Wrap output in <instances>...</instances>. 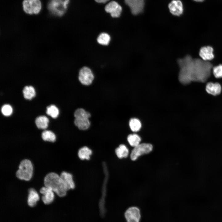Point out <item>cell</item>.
<instances>
[{"label": "cell", "instance_id": "cell-7", "mask_svg": "<svg viewBox=\"0 0 222 222\" xmlns=\"http://www.w3.org/2000/svg\"><path fill=\"white\" fill-rule=\"evenodd\" d=\"M94 76L89 68L84 67L79 72L78 79L80 83L84 85H89L92 83Z\"/></svg>", "mask_w": 222, "mask_h": 222}, {"label": "cell", "instance_id": "cell-31", "mask_svg": "<svg viewBox=\"0 0 222 222\" xmlns=\"http://www.w3.org/2000/svg\"><path fill=\"white\" fill-rule=\"evenodd\" d=\"M194 0L195 1H196V2H201L203 1L204 0Z\"/></svg>", "mask_w": 222, "mask_h": 222}, {"label": "cell", "instance_id": "cell-18", "mask_svg": "<svg viewBox=\"0 0 222 222\" xmlns=\"http://www.w3.org/2000/svg\"><path fill=\"white\" fill-rule=\"evenodd\" d=\"M92 154L91 149L87 146H84L79 149L78 153L79 158L82 160H89Z\"/></svg>", "mask_w": 222, "mask_h": 222}, {"label": "cell", "instance_id": "cell-28", "mask_svg": "<svg viewBox=\"0 0 222 222\" xmlns=\"http://www.w3.org/2000/svg\"><path fill=\"white\" fill-rule=\"evenodd\" d=\"M213 73L214 76L217 78L222 77V64H220L212 68Z\"/></svg>", "mask_w": 222, "mask_h": 222}, {"label": "cell", "instance_id": "cell-3", "mask_svg": "<svg viewBox=\"0 0 222 222\" xmlns=\"http://www.w3.org/2000/svg\"><path fill=\"white\" fill-rule=\"evenodd\" d=\"M70 0H50L47 9L52 14L58 16L63 15L66 12Z\"/></svg>", "mask_w": 222, "mask_h": 222}, {"label": "cell", "instance_id": "cell-15", "mask_svg": "<svg viewBox=\"0 0 222 222\" xmlns=\"http://www.w3.org/2000/svg\"><path fill=\"white\" fill-rule=\"evenodd\" d=\"M60 176L66 185L68 190L74 188L75 184L71 174L64 171L61 173Z\"/></svg>", "mask_w": 222, "mask_h": 222}, {"label": "cell", "instance_id": "cell-26", "mask_svg": "<svg viewBox=\"0 0 222 222\" xmlns=\"http://www.w3.org/2000/svg\"><path fill=\"white\" fill-rule=\"evenodd\" d=\"M42 137L44 141L54 142L56 140V137L54 134L49 130H44L42 134Z\"/></svg>", "mask_w": 222, "mask_h": 222}, {"label": "cell", "instance_id": "cell-29", "mask_svg": "<svg viewBox=\"0 0 222 222\" xmlns=\"http://www.w3.org/2000/svg\"><path fill=\"white\" fill-rule=\"evenodd\" d=\"M1 112L4 116H8L10 115L12 112V109L9 105L5 104L1 108Z\"/></svg>", "mask_w": 222, "mask_h": 222}, {"label": "cell", "instance_id": "cell-24", "mask_svg": "<svg viewBox=\"0 0 222 222\" xmlns=\"http://www.w3.org/2000/svg\"><path fill=\"white\" fill-rule=\"evenodd\" d=\"M129 125L131 130L134 132L138 131L141 127L140 121L136 118H131L129 121Z\"/></svg>", "mask_w": 222, "mask_h": 222}, {"label": "cell", "instance_id": "cell-20", "mask_svg": "<svg viewBox=\"0 0 222 222\" xmlns=\"http://www.w3.org/2000/svg\"><path fill=\"white\" fill-rule=\"evenodd\" d=\"M49 120L44 116H41L37 117L35 120V123L39 129H44L48 126Z\"/></svg>", "mask_w": 222, "mask_h": 222}, {"label": "cell", "instance_id": "cell-9", "mask_svg": "<svg viewBox=\"0 0 222 222\" xmlns=\"http://www.w3.org/2000/svg\"><path fill=\"white\" fill-rule=\"evenodd\" d=\"M105 11L109 13L113 18H118L122 11L121 6L116 1H113L108 3L105 6Z\"/></svg>", "mask_w": 222, "mask_h": 222}, {"label": "cell", "instance_id": "cell-27", "mask_svg": "<svg viewBox=\"0 0 222 222\" xmlns=\"http://www.w3.org/2000/svg\"><path fill=\"white\" fill-rule=\"evenodd\" d=\"M46 113L47 114L52 118H56L59 115V110L55 105H52L47 107Z\"/></svg>", "mask_w": 222, "mask_h": 222}, {"label": "cell", "instance_id": "cell-8", "mask_svg": "<svg viewBox=\"0 0 222 222\" xmlns=\"http://www.w3.org/2000/svg\"><path fill=\"white\" fill-rule=\"evenodd\" d=\"M126 222H140L141 218L140 209L136 206L128 208L124 213Z\"/></svg>", "mask_w": 222, "mask_h": 222}, {"label": "cell", "instance_id": "cell-30", "mask_svg": "<svg viewBox=\"0 0 222 222\" xmlns=\"http://www.w3.org/2000/svg\"><path fill=\"white\" fill-rule=\"evenodd\" d=\"M97 3H104L108 1L109 0H95Z\"/></svg>", "mask_w": 222, "mask_h": 222}, {"label": "cell", "instance_id": "cell-17", "mask_svg": "<svg viewBox=\"0 0 222 222\" xmlns=\"http://www.w3.org/2000/svg\"><path fill=\"white\" fill-rule=\"evenodd\" d=\"M74 124L78 129L82 130L88 129L90 126L89 119L87 118H75Z\"/></svg>", "mask_w": 222, "mask_h": 222}, {"label": "cell", "instance_id": "cell-22", "mask_svg": "<svg viewBox=\"0 0 222 222\" xmlns=\"http://www.w3.org/2000/svg\"><path fill=\"white\" fill-rule=\"evenodd\" d=\"M127 140L130 145L134 147L140 143L141 138L138 135L134 134L128 135Z\"/></svg>", "mask_w": 222, "mask_h": 222}, {"label": "cell", "instance_id": "cell-21", "mask_svg": "<svg viewBox=\"0 0 222 222\" xmlns=\"http://www.w3.org/2000/svg\"><path fill=\"white\" fill-rule=\"evenodd\" d=\"M24 97L26 99L30 100L35 97V92L34 88L31 86H25L23 90Z\"/></svg>", "mask_w": 222, "mask_h": 222}, {"label": "cell", "instance_id": "cell-25", "mask_svg": "<svg viewBox=\"0 0 222 222\" xmlns=\"http://www.w3.org/2000/svg\"><path fill=\"white\" fill-rule=\"evenodd\" d=\"M110 35L106 33H102L100 34L97 39L98 43L103 45H108L110 40Z\"/></svg>", "mask_w": 222, "mask_h": 222}, {"label": "cell", "instance_id": "cell-19", "mask_svg": "<svg viewBox=\"0 0 222 222\" xmlns=\"http://www.w3.org/2000/svg\"><path fill=\"white\" fill-rule=\"evenodd\" d=\"M117 157L119 158H126L129 155V150L125 145L121 144L117 147L115 150Z\"/></svg>", "mask_w": 222, "mask_h": 222}, {"label": "cell", "instance_id": "cell-11", "mask_svg": "<svg viewBox=\"0 0 222 222\" xmlns=\"http://www.w3.org/2000/svg\"><path fill=\"white\" fill-rule=\"evenodd\" d=\"M40 192L43 195L42 199L43 203L45 204H49L54 200V195L53 191L50 187H44L40 188Z\"/></svg>", "mask_w": 222, "mask_h": 222}, {"label": "cell", "instance_id": "cell-13", "mask_svg": "<svg viewBox=\"0 0 222 222\" xmlns=\"http://www.w3.org/2000/svg\"><path fill=\"white\" fill-rule=\"evenodd\" d=\"M213 49L210 46L201 47L199 51V56L203 60L208 61L212 60L214 57Z\"/></svg>", "mask_w": 222, "mask_h": 222}, {"label": "cell", "instance_id": "cell-4", "mask_svg": "<svg viewBox=\"0 0 222 222\" xmlns=\"http://www.w3.org/2000/svg\"><path fill=\"white\" fill-rule=\"evenodd\" d=\"M18 168L16 172V177L21 180H29L32 178L33 171L31 161L27 159L23 160L20 162Z\"/></svg>", "mask_w": 222, "mask_h": 222}, {"label": "cell", "instance_id": "cell-5", "mask_svg": "<svg viewBox=\"0 0 222 222\" xmlns=\"http://www.w3.org/2000/svg\"><path fill=\"white\" fill-rule=\"evenodd\" d=\"M23 7L27 14H37L40 11L42 5L40 0H24L23 2Z\"/></svg>", "mask_w": 222, "mask_h": 222}, {"label": "cell", "instance_id": "cell-12", "mask_svg": "<svg viewBox=\"0 0 222 222\" xmlns=\"http://www.w3.org/2000/svg\"><path fill=\"white\" fill-rule=\"evenodd\" d=\"M170 12L173 15L179 16L183 11V5L179 0H172L168 5Z\"/></svg>", "mask_w": 222, "mask_h": 222}, {"label": "cell", "instance_id": "cell-16", "mask_svg": "<svg viewBox=\"0 0 222 222\" xmlns=\"http://www.w3.org/2000/svg\"><path fill=\"white\" fill-rule=\"evenodd\" d=\"M39 199V197L37 191L33 188H30L27 200L28 205L31 207H34Z\"/></svg>", "mask_w": 222, "mask_h": 222}, {"label": "cell", "instance_id": "cell-14", "mask_svg": "<svg viewBox=\"0 0 222 222\" xmlns=\"http://www.w3.org/2000/svg\"><path fill=\"white\" fill-rule=\"evenodd\" d=\"M206 90L209 94L214 96L219 94L221 91V87L218 83L208 82L206 87Z\"/></svg>", "mask_w": 222, "mask_h": 222}, {"label": "cell", "instance_id": "cell-23", "mask_svg": "<svg viewBox=\"0 0 222 222\" xmlns=\"http://www.w3.org/2000/svg\"><path fill=\"white\" fill-rule=\"evenodd\" d=\"M74 115L75 118L89 119L91 116L90 113L82 108L76 109L74 112Z\"/></svg>", "mask_w": 222, "mask_h": 222}, {"label": "cell", "instance_id": "cell-6", "mask_svg": "<svg viewBox=\"0 0 222 222\" xmlns=\"http://www.w3.org/2000/svg\"><path fill=\"white\" fill-rule=\"evenodd\" d=\"M153 148V146L151 144L140 143L134 147L132 150L130 155V158L133 161L136 160L140 156L150 152Z\"/></svg>", "mask_w": 222, "mask_h": 222}, {"label": "cell", "instance_id": "cell-2", "mask_svg": "<svg viewBox=\"0 0 222 222\" xmlns=\"http://www.w3.org/2000/svg\"><path fill=\"white\" fill-rule=\"evenodd\" d=\"M44 184L45 187L51 188L60 197L65 196L68 190L60 176L54 172L49 173L45 176L44 179Z\"/></svg>", "mask_w": 222, "mask_h": 222}, {"label": "cell", "instance_id": "cell-1", "mask_svg": "<svg viewBox=\"0 0 222 222\" xmlns=\"http://www.w3.org/2000/svg\"><path fill=\"white\" fill-rule=\"evenodd\" d=\"M180 67L179 79L183 84L192 81L205 82L209 77L212 67L208 61L199 58H193L189 55L178 60Z\"/></svg>", "mask_w": 222, "mask_h": 222}, {"label": "cell", "instance_id": "cell-10", "mask_svg": "<svg viewBox=\"0 0 222 222\" xmlns=\"http://www.w3.org/2000/svg\"><path fill=\"white\" fill-rule=\"evenodd\" d=\"M125 2L130 7L131 12L134 15L141 13L143 10L144 0H125Z\"/></svg>", "mask_w": 222, "mask_h": 222}]
</instances>
